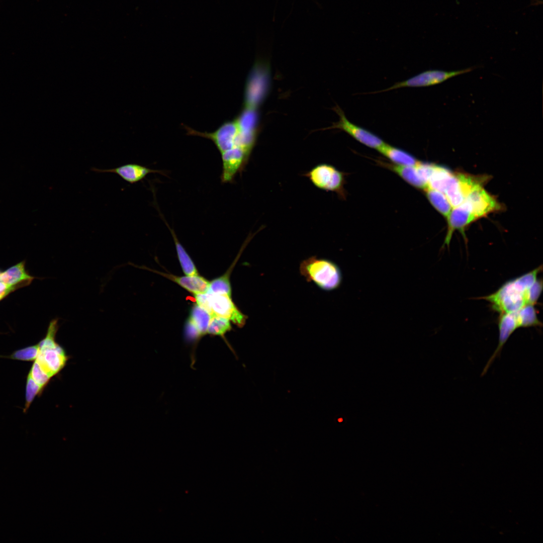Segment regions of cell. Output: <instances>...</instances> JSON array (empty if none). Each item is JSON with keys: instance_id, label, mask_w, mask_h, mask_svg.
<instances>
[{"instance_id": "4", "label": "cell", "mask_w": 543, "mask_h": 543, "mask_svg": "<svg viewBox=\"0 0 543 543\" xmlns=\"http://www.w3.org/2000/svg\"><path fill=\"white\" fill-rule=\"evenodd\" d=\"M58 329V319H54L50 322L45 338L37 344L39 352L35 360L51 377L63 368L67 359L64 349L55 341Z\"/></svg>"}, {"instance_id": "12", "label": "cell", "mask_w": 543, "mask_h": 543, "mask_svg": "<svg viewBox=\"0 0 543 543\" xmlns=\"http://www.w3.org/2000/svg\"><path fill=\"white\" fill-rule=\"evenodd\" d=\"M519 327L515 311L500 314L498 321V343L483 369L482 376L486 374L496 357L500 354L505 343L512 334Z\"/></svg>"}, {"instance_id": "17", "label": "cell", "mask_w": 543, "mask_h": 543, "mask_svg": "<svg viewBox=\"0 0 543 543\" xmlns=\"http://www.w3.org/2000/svg\"><path fill=\"white\" fill-rule=\"evenodd\" d=\"M161 218L163 220L169 230L170 231L171 234L172 236L175 244V247L176 248L177 256L183 272L186 275L188 276L198 275V271L195 264L191 259L189 255L185 249L180 243L173 229H172L168 225L166 221L164 219V218L161 215Z\"/></svg>"}, {"instance_id": "26", "label": "cell", "mask_w": 543, "mask_h": 543, "mask_svg": "<svg viewBox=\"0 0 543 543\" xmlns=\"http://www.w3.org/2000/svg\"><path fill=\"white\" fill-rule=\"evenodd\" d=\"M211 294L207 292L195 294L197 305L207 311L212 316L211 306Z\"/></svg>"}, {"instance_id": "2", "label": "cell", "mask_w": 543, "mask_h": 543, "mask_svg": "<svg viewBox=\"0 0 543 543\" xmlns=\"http://www.w3.org/2000/svg\"><path fill=\"white\" fill-rule=\"evenodd\" d=\"M540 265L531 271L503 284L496 292L479 299L490 303L500 314L516 311L527 305H534L542 291V281L538 275Z\"/></svg>"}, {"instance_id": "22", "label": "cell", "mask_w": 543, "mask_h": 543, "mask_svg": "<svg viewBox=\"0 0 543 543\" xmlns=\"http://www.w3.org/2000/svg\"><path fill=\"white\" fill-rule=\"evenodd\" d=\"M207 292L212 295L225 294L231 296V288L229 273H226L209 282Z\"/></svg>"}, {"instance_id": "21", "label": "cell", "mask_w": 543, "mask_h": 543, "mask_svg": "<svg viewBox=\"0 0 543 543\" xmlns=\"http://www.w3.org/2000/svg\"><path fill=\"white\" fill-rule=\"evenodd\" d=\"M231 328L230 321L228 319L213 315L208 326L207 333L224 337V335L231 330Z\"/></svg>"}, {"instance_id": "23", "label": "cell", "mask_w": 543, "mask_h": 543, "mask_svg": "<svg viewBox=\"0 0 543 543\" xmlns=\"http://www.w3.org/2000/svg\"><path fill=\"white\" fill-rule=\"evenodd\" d=\"M43 388L36 383L28 374L26 385L25 404L24 412H26L33 402L36 396L40 395Z\"/></svg>"}, {"instance_id": "11", "label": "cell", "mask_w": 543, "mask_h": 543, "mask_svg": "<svg viewBox=\"0 0 543 543\" xmlns=\"http://www.w3.org/2000/svg\"><path fill=\"white\" fill-rule=\"evenodd\" d=\"M465 201L469 204L477 219L500 208L497 201L483 188L482 186L474 189Z\"/></svg>"}, {"instance_id": "10", "label": "cell", "mask_w": 543, "mask_h": 543, "mask_svg": "<svg viewBox=\"0 0 543 543\" xmlns=\"http://www.w3.org/2000/svg\"><path fill=\"white\" fill-rule=\"evenodd\" d=\"M433 165L419 161L415 165H392L391 168L410 185L424 190L427 186Z\"/></svg>"}, {"instance_id": "9", "label": "cell", "mask_w": 543, "mask_h": 543, "mask_svg": "<svg viewBox=\"0 0 543 543\" xmlns=\"http://www.w3.org/2000/svg\"><path fill=\"white\" fill-rule=\"evenodd\" d=\"M211 306L212 316L226 318L239 327H242L245 324L247 316L238 309L232 301L231 296L211 294Z\"/></svg>"}, {"instance_id": "1", "label": "cell", "mask_w": 543, "mask_h": 543, "mask_svg": "<svg viewBox=\"0 0 543 543\" xmlns=\"http://www.w3.org/2000/svg\"><path fill=\"white\" fill-rule=\"evenodd\" d=\"M187 134L211 140L219 150L222 160L220 176L223 184L231 183L238 173H241L247 164L254 146L257 131H245L236 119L223 124L215 131L200 132L185 126Z\"/></svg>"}, {"instance_id": "13", "label": "cell", "mask_w": 543, "mask_h": 543, "mask_svg": "<svg viewBox=\"0 0 543 543\" xmlns=\"http://www.w3.org/2000/svg\"><path fill=\"white\" fill-rule=\"evenodd\" d=\"M92 170L98 172L115 173L130 184H134L142 180L150 173H159L164 174L161 170L153 169L136 163H127L110 169H99L93 167Z\"/></svg>"}, {"instance_id": "6", "label": "cell", "mask_w": 543, "mask_h": 543, "mask_svg": "<svg viewBox=\"0 0 543 543\" xmlns=\"http://www.w3.org/2000/svg\"><path fill=\"white\" fill-rule=\"evenodd\" d=\"M483 182L482 177L452 173L446 184L443 194L454 208L462 203L474 189L482 186Z\"/></svg>"}, {"instance_id": "14", "label": "cell", "mask_w": 543, "mask_h": 543, "mask_svg": "<svg viewBox=\"0 0 543 543\" xmlns=\"http://www.w3.org/2000/svg\"><path fill=\"white\" fill-rule=\"evenodd\" d=\"M33 279V277L26 273L23 261L11 267L0 274L1 282L15 289L28 285Z\"/></svg>"}, {"instance_id": "7", "label": "cell", "mask_w": 543, "mask_h": 543, "mask_svg": "<svg viewBox=\"0 0 543 543\" xmlns=\"http://www.w3.org/2000/svg\"><path fill=\"white\" fill-rule=\"evenodd\" d=\"M306 176L314 186L319 189L339 192L342 189L343 175L331 165L326 163L318 164L309 171Z\"/></svg>"}, {"instance_id": "28", "label": "cell", "mask_w": 543, "mask_h": 543, "mask_svg": "<svg viewBox=\"0 0 543 543\" xmlns=\"http://www.w3.org/2000/svg\"><path fill=\"white\" fill-rule=\"evenodd\" d=\"M15 289V288L9 287L0 281V300Z\"/></svg>"}, {"instance_id": "24", "label": "cell", "mask_w": 543, "mask_h": 543, "mask_svg": "<svg viewBox=\"0 0 543 543\" xmlns=\"http://www.w3.org/2000/svg\"><path fill=\"white\" fill-rule=\"evenodd\" d=\"M38 344L28 346L15 351L10 355L4 356L15 360L22 361H34L38 354Z\"/></svg>"}, {"instance_id": "5", "label": "cell", "mask_w": 543, "mask_h": 543, "mask_svg": "<svg viewBox=\"0 0 543 543\" xmlns=\"http://www.w3.org/2000/svg\"><path fill=\"white\" fill-rule=\"evenodd\" d=\"M475 67L453 71L432 69L423 71L406 80L395 83L391 86L377 93L385 92L401 87H427L441 83L446 80L473 71Z\"/></svg>"}, {"instance_id": "3", "label": "cell", "mask_w": 543, "mask_h": 543, "mask_svg": "<svg viewBox=\"0 0 543 543\" xmlns=\"http://www.w3.org/2000/svg\"><path fill=\"white\" fill-rule=\"evenodd\" d=\"M301 275L308 282H313L321 289L330 291L340 286L342 276L339 266L333 261L313 256L300 264Z\"/></svg>"}, {"instance_id": "15", "label": "cell", "mask_w": 543, "mask_h": 543, "mask_svg": "<svg viewBox=\"0 0 543 543\" xmlns=\"http://www.w3.org/2000/svg\"><path fill=\"white\" fill-rule=\"evenodd\" d=\"M160 274L194 294L206 293L208 289L209 281L198 275L178 277L166 274Z\"/></svg>"}, {"instance_id": "19", "label": "cell", "mask_w": 543, "mask_h": 543, "mask_svg": "<svg viewBox=\"0 0 543 543\" xmlns=\"http://www.w3.org/2000/svg\"><path fill=\"white\" fill-rule=\"evenodd\" d=\"M515 314L519 328L541 325V323L537 316V310L533 305L524 306L515 311Z\"/></svg>"}, {"instance_id": "20", "label": "cell", "mask_w": 543, "mask_h": 543, "mask_svg": "<svg viewBox=\"0 0 543 543\" xmlns=\"http://www.w3.org/2000/svg\"><path fill=\"white\" fill-rule=\"evenodd\" d=\"M211 317L212 315L197 305L192 308L189 319L195 324L201 335L203 336L207 334V329Z\"/></svg>"}, {"instance_id": "16", "label": "cell", "mask_w": 543, "mask_h": 543, "mask_svg": "<svg viewBox=\"0 0 543 543\" xmlns=\"http://www.w3.org/2000/svg\"><path fill=\"white\" fill-rule=\"evenodd\" d=\"M377 150L398 165L412 166L417 164L419 161L404 150L386 143Z\"/></svg>"}, {"instance_id": "8", "label": "cell", "mask_w": 543, "mask_h": 543, "mask_svg": "<svg viewBox=\"0 0 543 543\" xmlns=\"http://www.w3.org/2000/svg\"><path fill=\"white\" fill-rule=\"evenodd\" d=\"M334 110L339 115V120L334 123L328 129H339L343 130L361 144L376 149H379L385 143L375 134L349 121L339 106H336Z\"/></svg>"}, {"instance_id": "25", "label": "cell", "mask_w": 543, "mask_h": 543, "mask_svg": "<svg viewBox=\"0 0 543 543\" xmlns=\"http://www.w3.org/2000/svg\"><path fill=\"white\" fill-rule=\"evenodd\" d=\"M28 374L36 383L43 389L47 385L51 378L43 370L36 360H34Z\"/></svg>"}, {"instance_id": "18", "label": "cell", "mask_w": 543, "mask_h": 543, "mask_svg": "<svg viewBox=\"0 0 543 543\" xmlns=\"http://www.w3.org/2000/svg\"><path fill=\"white\" fill-rule=\"evenodd\" d=\"M424 190L432 205L447 218L452 207L445 195L440 191L430 188H426Z\"/></svg>"}, {"instance_id": "27", "label": "cell", "mask_w": 543, "mask_h": 543, "mask_svg": "<svg viewBox=\"0 0 543 543\" xmlns=\"http://www.w3.org/2000/svg\"><path fill=\"white\" fill-rule=\"evenodd\" d=\"M185 335L191 342H196L202 337L196 326L189 318L185 325Z\"/></svg>"}]
</instances>
